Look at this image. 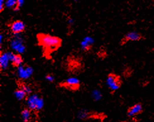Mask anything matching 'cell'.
<instances>
[{
  "label": "cell",
  "instance_id": "6",
  "mask_svg": "<svg viewBox=\"0 0 154 122\" xmlns=\"http://www.w3.org/2000/svg\"><path fill=\"white\" fill-rule=\"evenodd\" d=\"M25 24L22 21L16 20L14 22H13L10 26V29L11 32L14 34L15 36L16 35H19L21 32H23L25 30Z\"/></svg>",
  "mask_w": 154,
  "mask_h": 122
},
{
  "label": "cell",
  "instance_id": "18",
  "mask_svg": "<svg viewBox=\"0 0 154 122\" xmlns=\"http://www.w3.org/2000/svg\"><path fill=\"white\" fill-rule=\"evenodd\" d=\"M21 88L25 91L26 94H27V95H31V94L32 93V89L31 88V87H30V85L24 84L22 86H21Z\"/></svg>",
  "mask_w": 154,
  "mask_h": 122
},
{
  "label": "cell",
  "instance_id": "4",
  "mask_svg": "<svg viewBox=\"0 0 154 122\" xmlns=\"http://www.w3.org/2000/svg\"><path fill=\"white\" fill-rule=\"evenodd\" d=\"M17 75L20 79L27 80L31 77L34 73V70L31 67L20 65L17 68Z\"/></svg>",
  "mask_w": 154,
  "mask_h": 122
},
{
  "label": "cell",
  "instance_id": "22",
  "mask_svg": "<svg viewBox=\"0 0 154 122\" xmlns=\"http://www.w3.org/2000/svg\"><path fill=\"white\" fill-rule=\"evenodd\" d=\"M68 23L69 25H72L73 24V23H74V20L72 19H69L68 20Z\"/></svg>",
  "mask_w": 154,
  "mask_h": 122
},
{
  "label": "cell",
  "instance_id": "24",
  "mask_svg": "<svg viewBox=\"0 0 154 122\" xmlns=\"http://www.w3.org/2000/svg\"><path fill=\"white\" fill-rule=\"evenodd\" d=\"M124 122H127V121H124Z\"/></svg>",
  "mask_w": 154,
  "mask_h": 122
},
{
  "label": "cell",
  "instance_id": "10",
  "mask_svg": "<svg viewBox=\"0 0 154 122\" xmlns=\"http://www.w3.org/2000/svg\"><path fill=\"white\" fill-rule=\"evenodd\" d=\"M10 53V62L15 67H19L23 63V58L21 57L20 54H15L13 52H9Z\"/></svg>",
  "mask_w": 154,
  "mask_h": 122
},
{
  "label": "cell",
  "instance_id": "3",
  "mask_svg": "<svg viewBox=\"0 0 154 122\" xmlns=\"http://www.w3.org/2000/svg\"><path fill=\"white\" fill-rule=\"evenodd\" d=\"M10 46L11 49L18 54L21 55L25 51V46L22 38L20 36H16V35L12 39Z\"/></svg>",
  "mask_w": 154,
  "mask_h": 122
},
{
  "label": "cell",
  "instance_id": "21",
  "mask_svg": "<svg viewBox=\"0 0 154 122\" xmlns=\"http://www.w3.org/2000/svg\"><path fill=\"white\" fill-rule=\"evenodd\" d=\"M25 0H17V6L19 7H20L23 5V4L24 3Z\"/></svg>",
  "mask_w": 154,
  "mask_h": 122
},
{
  "label": "cell",
  "instance_id": "12",
  "mask_svg": "<svg viewBox=\"0 0 154 122\" xmlns=\"http://www.w3.org/2000/svg\"><path fill=\"white\" fill-rule=\"evenodd\" d=\"M142 39V36L136 32H130L127 33L124 37L125 41H137Z\"/></svg>",
  "mask_w": 154,
  "mask_h": 122
},
{
  "label": "cell",
  "instance_id": "16",
  "mask_svg": "<svg viewBox=\"0 0 154 122\" xmlns=\"http://www.w3.org/2000/svg\"><path fill=\"white\" fill-rule=\"evenodd\" d=\"M89 116V111L86 110H84V109L80 110L78 113V117L81 120H85Z\"/></svg>",
  "mask_w": 154,
  "mask_h": 122
},
{
  "label": "cell",
  "instance_id": "19",
  "mask_svg": "<svg viewBox=\"0 0 154 122\" xmlns=\"http://www.w3.org/2000/svg\"><path fill=\"white\" fill-rule=\"evenodd\" d=\"M45 78L47 81L49 82H53V81L54 80V77L51 74H47V75L45 76Z\"/></svg>",
  "mask_w": 154,
  "mask_h": 122
},
{
  "label": "cell",
  "instance_id": "20",
  "mask_svg": "<svg viewBox=\"0 0 154 122\" xmlns=\"http://www.w3.org/2000/svg\"><path fill=\"white\" fill-rule=\"evenodd\" d=\"M4 3H5V0H0V11H1L3 10Z\"/></svg>",
  "mask_w": 154,
  "mask_h": 122
},
{
  "label": "cell",
  "instance_id": "14",
  "mask_svg": "<svg viewBox=\"0 0 154 122\" xmlns=\"http://www.w3.org/2000/svg\"><path fill=\"white\" fill-rule=\"evenodd\" d=\"M14 95H15V98L17 100H19V101H21V100L24 99L26 98L27 94H26V93L22 89L20 88V89H17L15 91Z\"/></svg>",
  "mask_w": 154,
  "mask_h": 122
},
{
  "label": "cell",
  "instance_id": "13",
  "mask_svg": "<svg viewBox=\"0 0 154 122\" xmlns=\"http://www.w3.org/2000/svg\"><path fill=\"white\" fill-rule=\"evenodd\" d=\"M31 110L29 108H25L21 113V119L24 122H29L31 119Z\"/></svg>",
  "mask_w": 154,
  "mask_h": 122
},
{
  "label": "cell",
  "instance_id": "7",
  "mask_svg": "<svg viewBox=\"0 0 154 122\" xmlns=\"http://www.w3.org/2000/svg\"><path fill=\"white\" fill-rule=\"evenodd\" d=\"M80 81L77 77H69L64 82V86L71 90H76L80 86Z\"/></svg>",
  "mask_w": 154,
  "mask_h": 122
},
{
  "label": "cell",
  "instance_id": "2",
  "mask_svg": "<svg viewBox=\"0 0 154 122\" xmlns=\"http://www.w3.org/2000/svg\"><path fill=\"white\" fill-rule=\"evenodd\" d=\"M27 105L30 110L40 111L44 105V101L37 94H31L27 99Z\"/></svg>",
  "mask_w": 154,
  "mask_h": 122
},
{
  "label": "cell",
  "instance_id": "8",
  "mask_svg": "<svg viewBox=\"0 0 154 122\" xmlns=\"http://www.w3.org/2000/svg\"><path fill=\"white\" fill-rule=\"evenodd\" d=\"M10 62L9 52H4L0 55V68L1 70H5Z\"/></svg>",
  "mask_w": 154,
  "mask_h": 122
},
{
  "label": "cell",
  "instance_id": "15",
  "mask_svg": "<svg viewBox=\"0 0 154 122\" xmlns=\"http://www.w3.org/2000/svg\"><path fill=\"white\" fill-rule=\"evenodd\" d=\"M91 95H92V99H93L95 101H99V100L102 99V93H101L100 90H99L97 89H95L94 90H92Z\"/></svg>",
  "mask_w": 154,
  "mask_h": 122
},
{
  "label": "cell",
  "instance_id": "9",
  "mask_svg": "<svg viewBox=\"0 0 154 122\" xmlns=\"http://www.w3.org/2000/svg\"><path fill=\"white\" fill-rule=\"evenodd\" d=\"M94 43V39L90 36H87L83 38L81 42L80 46L81 49L84 51H89Z\"/></svg>",
  "mask_w": 154,
  "mask_h": 122
},
{
  "label": "cell",
  "instance_id": "23",
  "mask_svg": "<svg viewBox=\"0 0 154 122\" xmlns=\"http://www.w3.org/2000/svg\"><path fill=\"white\" fill-rule=\"evenodd\" d=\"M74 1H78V0H74Z\"/></svg>",
  "mask_w": 154,
  "mask_h": 122
},
{
  "label": "cell",
  "instance_id": "1",
  "mask_svg": "<svg viewBox=\"0 0 154 122\" xmlns=\"http://www.w3.org/2000/svg\"><path fill=\"white\" fill-rule=\"evenodd\" d=\"M39 43L45 49L49 50H54L61 45V39L56 36H51L48 34H41L38 36Z\"/></svg>",
  "mask_w": 154,
  "mask_h": 122
},
{
  "label": "cell",
  "instance_id": "17",
  "mask_svg": "<svg viewBox=\"0 0 154 122\" xmlns=\"http://www.w3.org/2000/svg\"><path fill=\"white\" fill-rule=\"evenodd\" d=\"M17 5V0H6L5 6L8 8H16Z\"/></svg>",
  "mask_w": 154,
  "mask_h": 122
},
{
  "label": "cell",
  "instance_id": "11",
  "mask_svg": "<svg viewBox=\"0 0 154 122\" xmlns=\"http://www.w3.org/2000/svg\"><path fill=\"white\" fill-rule=\"evenodd\" d=\"M142 105L140 103L136 104L134 106L130 107L127 110V115L130 117L137 115L142 111Z\"/></svg>",
  "mask_w": 154,
  "mask_h": 122
},
{
  "label": "cell",
  "instance_id": "5",
  "mask_svg": "<svg viewBox=\"0 0 154 122\" xmlns=\"http://www.w3.org/2000/svg\"><path fill=\"white\" fill-rule=\"evenodd\" d=\"M106 85L111 90L116 91L120 89L121 86L120 78L114 74H110L106 79Z\"/></svg>",
  "mask_w": 154,
  "mask_h": 122
}]
</instances>
